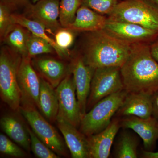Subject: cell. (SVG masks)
<instances>
[{"instance_id":"6da1fadb","label":"cell","mask_w":158,"mask_h":158,"mask_svg":"<svg viewBox=\"0 0 158 158\" xmlns=\"http://www.w3.org/2000/svg\"><path fill=\"white\" fill-rule=\"evenodd\" d=\"M121 74L128 93L152 95L158 91V63L152 56L149 44H132Z\"/></svg>"},{"instance_id":"7a4b0ae2","label":"cell","mask_w":158,"mask_h":158,"mask_svg":"<svg viewBox=\"0 0 158 158\" xmlns=\"http://www.w3.org/2000/svg\"><path fill=\"white\" fill-rule=\"evenodd\" d=\"M132 45L103 30L87 32L81 54L85 63L94 69L107 67L121 68L129 56Z\"/></svg>"},{"instance_id":"3957f363","label":"cell","mask_w":158,"mask_h":158,"mask_svg":"<svg viewBox=\"0 0 158 158\" xmlns=\"http://www.w3.org/2000/svg\"><path fill=\"white\" fill-rule=\"evenodd\" d=\"M22 56L9 47H3L0 54V95L11 110H18L21 104L18 71Z\"/></svg>"},{"instance_id":"277c9868","label":"cell","mask_w":158,"mask_h":158,"mask_svg":"<svg viewBox=\"0 0 158 158\" xmlns=\"http://www.w3.org/2000/svg\"><path fill=\"white\" fill-rule=\"evenodd\" d=\"M127 94L124 89L99 101L82 116L79 130L89 137L104 130L111 123Z\"/></svg>"},{"instance_id":"5b68a950","label":"cell","mask_w":158,"mask_h":158,"mask_svg":"<svg viewBox=\"0 0 158 158\" xmlns=\"http://www.w3.org/2000/svg\"><path fill=\"white\" fill-rule=\"evenodd\" d=\"M108 18L136 24L158 32V8L149 0L120 1Z\"/></svg>"},{"instance_id":"8992f818","label":"cell","mask_w":158,"mask_h":158,"mask_svg":"<svg viewBox=\"0 0 158 158\" xmlns=\"http://www.w3.org/2000/svg\"><path fill=\"white\" fill-rule=\"evenodd\" d=\"M124 89L121 68L107 67L96 69L91 81L86 113L101 100Z\"/></svg>"},{"instance_id":"52a82bcc","label":"cell","mask_w":158,"mask_h":158,"mask_svg":"<svg viewBox=\"0 0 158 158\" xmlns=\"http://www.w3.org/2000/svg\"><path fill=\"white\" fill-rule=\"evenodd\" d=\"M20 111L34 133L52 150L60 156L67 155L65 141L56 129L37 110L29 106H22Z\"/></svg>"},{"instance_id":"ba28073f","label":"cell","mask_w":158,"mask_h":158,"mask_svg":"<svg viewBox=\"0 0 158 158\" xmlns=\"http://www.w3.org/2000/svg\"><path fill=\"white\" fill-rule=\"evenodd\" d=\"M56 90L59 107L57 119L65 120L78 128L82 116L77 99L73 76L70 71Z\"/></svg>"},{"instance_id":"9c48e42d","label":"cell","mask_w":158,"mask_h":158,"mask_svg":"<svg viewBox=\"0 0 158 158\" xmlns=\"http://www.w3.org/2000/svg\"><path fill=\"white\" fill-rule=\"evenodd\" d=\"M104 31L130 44H150L158 37V31L133 23L107 19Z\"/></svg>"},{"instance_id":"30bf717a","label":"cell","mask_w":158,"mask_h":158,"mask_svg":"<svg viewBox=\"0 0 158 158\" xmlns=\"http://www.w3.org/2000/svg\"><path fill=\"white\" fill-rule=\"evenodd\" d=\"M17 76L22 106H32L39 110L40 79L28 56L22 57Z\"/></svg>"},{"instance_id":"8fae6325","label":"cell","mask_w":158,"mask_h":158,"mask_svg":"<svg viewBox=\"0 0 158 158\" xmlns=\"http://www.w3.org/2000/svg\"><path fill=\"white\" fill-rule=\"evenodd\" d=\"M69 66L73 76L77 99L83 116L86 113L87 102L95 69L85 63L81 53L74 56Z\"/></svg>"},{"instance_id":"7c38bea8","label":"cell","mask_w":158,"mask_h":158,"mask_svg":"<svg viewBox=\"0 0 158 158\" xmlns=\"http://www.w3.org/2000/svg\"><path fill=\"white\" fill-rule=\"evenodd\" d=\"M120 118L121 127L131 129L142 139L144 150L154 152L158 140V121L152 116L143 118L134 116Z\"/></svg>"},{"instance_id":"4fadbf2b","label":"cell","mask_w":158,"mask_h":158,"mask_svg":"<svg viewBox=\"0 0 158 158\" xmlns=\"http://www.w3.org/2000/svg\"><path fill=\"white\" fill-rule=\"evenodd\" d=\"M27 9L32 19L42 24L48 33L55 35L62 27L58 18L60 13L59 0H39Z\"/></svg>"},{"instance_id":"5bb4252c","label":"cell","mask_w":158,"mask_h":158,"mask_svg":"<svg viewBox=\"0 0 158 158\" xmlns=\"http://www.w3.org/2000/svg\"><path fill=\"white\" fill-rule=\"evenodd\" d=\"M120 118L114 117L107 127L97 134L88 137L89 158H107L118 131Z\"/></svg>"},{"instance_id":"9a60e30c","label":"cell","mask_w":158,"mask_h":158,"mask_svg":"<svg viewBox=\"0 0 158 158\" xmlns=\"http://www.w3.org/2000/svg\"><path fill=\"white\" fill-rule=\"evenodd\" d=\"M118 118L134 116L146 118L152 116V95L143 93H128L116 114Z\"/></svg>"},{"instance_id":"2e32d148","label":"cell","mask_w":158,"mask_h":158,"mask_svg":"<svg viewBox=\"0 0 158 158\" xmlns=\"http://www.w3.org/2000/svg\"><path fill=\"white\" fill-rule=\"evenodd\" d=\"M73 158H89L88 137L77 128L62 119L56 120Z\"/></svg>"},{"instance_id":"e0dca14e","label":"cell","mask_w":158,"mask_h":158,"mask_svg":"<svg viewBox=\"0 0 158 158\" xmlns=\"http://www.w3.org/2000/svg\"><path fill=\"white\" fill-rule=\"evenodd\" d=\"M32 65L41 77L54 88H56L70 72L69 66L52 58H40L34 59Z\"/></svg>"},{"instance_id":"ac0fdd59","label":"cell","mask_w":158,"mask_h":158,"mask_svg":"<svg viewBox=\"0 0 158 158\" xmlns=\"http://www.w3.org/2000/svg\"><path fill=\"white\" fill-rule=\"evenodd\" d=\"M108 17L81 6L78 9L75 19L68 28L75 32H90L103 30Z\"/></svg>"},{"instance_id":"d6986e66","label":"cell","mask_w":158,"mask_h":158,"mask_svg":"<svg viewBox=\"0 0 158 158\" xmlns=\"http://www.w3.org/2000/svg\"><path fill=\"white\" fill-rule=\"evenodd\" d=\"M40 79L39 110L51 122L56 121L59 112V101L56 90L42 77Z\"/></svg>"},{"instance_id":"ffe728a7","label":"cell","mask_w":158,"mask_h":158,"mask_svg":"<svg viewBox=\"0 0 158 158\" xmlns=\"http://www.w3.org/2000/svg\"><path fill=\"white\" fill-rule=\"evenodd\" d=\"M0 124L3 131L11 140L26 150L31 149V139L27 127L18 118L12 115H5L1 118Z\"/></svg>"},{"instance_id":"44dd1931","label":"cell","mask_w":158,"mask_h":158,"mask_svg":"<svg viewBox=\"0 0 158 158\" xmlns=\"http://www.w3.org/2000/svg\"><path fill=\"white\" fill-rule=\"evenodd\" d=\"M139 144L138 137L134 133L123 128L115 141L113 154L116 158H137Z\"/></svg>"},{"instance_id":"7402d4cb","label":"cell","mask_w":158,"mask_h":158,"mask_svg":"<svg viewBox=\"0 0 158 158\" xmlns=\"http://www.w3.org/2000/svg\"><path fill=\"white\" fill-rule=\"evenodd\" d=\"M12 17L15 23L22 26L28 30L31 34L45 40L49 43L60 58L63 59L69 58V56L57 46L55 40L49 37L47 34V31L42 24L34 20L29 19L21 15L12 14Z\"/></svg>"},{"instance_id":"603a6c76","label":"cell","mask_w":158,"mask_h":158,"mask_svg":"<svg viewBox=\"0 0 158 158\" xmlns=\"http://www.w3.org/2000/svg\"><path fill=\"white\" fill-rule=\"evenodd\" d=\"M30 32L25 28L16 24L3 41L12 50L22 57L28 55L27 42Z\"/></svg>"},{"instance_id":"cb8c5ba5","label":"cell","mask_w":158,"mask_h":158,"mask_svg":"<svg viewBox=\"0 0 158 158\" xmlns=\"http://www.w3.org/2000/svg\"><path fill=\"white\" fill-rule=\"evenodd\" d=\"M83 0H61L59 20L63 27H68L75 19Z\"/></svg>"},{"instance_id":"d4e9b609","label":"cell","mask_w":158,"mask_h":158,"mask_svg":"<svg viewBox=\"0 0 158 158\" xmlns=\"http://www.w3.org/2000/svg\"><path fill=\"white\" fill-rule=\"evenodd\" d=\"M27 48L28 55L31 58L41 54L51 53L55 51L49 43L31 32L27 39Z\"/></svg>"},{"instance_id":"484cf974","label":"cell","mask_w":158,"mask_h":158,"mask_svg":"<svg viewBox=\"0 0 158 158\" xmlns=\"http://www.w3.org/2000/svg\"><path fill=\"white\" fill-rule=\"evenodd\" d=\"M31 139V148L37 158H58L59 156L44 144L31 129L27 127Z\"/></svg>"},{"instance_id":"4316f807","label":"cell","mask_w":158,"mask_h":158,"mask_svg":"<svg viewBox=\"0 0 158 158\" xmlns=\"http://www.w3.org/2000/svg\"><path fill=\"white\" fill-rule=\"evenodd\" d=\"M119 2V0H83L81 6L108 16L113 12Z\"/></svg>"},{"instance_id":"83f0119b","label":"cell","mask_w":158,"mask_h":158,"mask_svg":"<svg viewBox=\"0 0 158 158\" xmlns=\"http://www.w3.org/2000/svg\"><path fill=\"white\" fill-rule=\"evenodd\" d=\"M12 12L8 6L0 3V36L2 41L16 25L12 19Z\"/></svg>"},{"instance_id":"f1b7e54d","label":"cell","mask_w":158,"mask_h":158,"mask_svg":"<svg viewBox=\"0 0 158 158\" xmlns=\"http://www.w3.org/2000/svg\"><path fill=\"white\" fill-rule=\"evenodd\" d=\"M75 32L68 28L63 27L58 30L55 34V41L57 46L70 57L68 48L73 43Z\"/></svg>"},{"instance_id":"f546056e","label":"cell","mask_w":158,"mask_h":158,"mask_svg":"<svg viewBox=\"0 0 158 158\" xmlns=\"http://www.w3.org/2000/svg\"><path fill=\"white\" fill-rule=\"evenodd\" d=\"M15 143L12 142L7 136L1 134L0 152L4 154L15 157L23 158L25 157V152Z\"/></svg>"},{"instance_id":"4dcf8cb0","label":"cell","mask_w":158,"mask_h":158,"mask_svg":"<svg viewBox=\"0 0 158 158\" xmlns=\"http://www.w3.org/2000/svg\"><path fill=\"white\" fill-rule=\"evenodd\" d=\"M1 3L8 6L12 11L23 7L27 8L31 4L29 0H1Z\"/></svg>"},{"instance_id":"1f68e13d","label":"cell","mask_w":158,"mask_h":158,"mask_svg":"<svg viewBox=\"0 0 158 158\" xmlns=\"http://www.w3.org/2000/svg\"><path fill=\"white\" fill-rule=\"evenodd\" d=\"M152 116L158 121V91L152 95Z\"/></svg>"},{"instance_id":"d6a6232c","label":"cell","mask_w":158,"mask_h":158,"mask_svg":"<svg viewBox=\"0 0 158 158\" xmlns=\"http://www.w3.org/2000/svg\"><path fill=\"white\" fill-rule=\"evenodd\" d=\"M152 56L158 63V37L149 44Z\"/></svg>"},{"instance_id":"836d02e7","label":"cell","mask_w":158,"mask_h":158,"mask_svg":"<svg viewBox=\"0 0 158 158\" xmlns=\"http://www.w3.org/2000/svg\"><path fill=\"white\" fill-rule=\"evenodd\" d=\"M141 157L144 158H158V152L147 151L144 150L141 153Z\"/></svg>"},{"instance_id":"e575fe53","label":"cell","mask_w":158,"mask_h":158,"mask_svg":"<svg viewBox=\"0 0 158 158\" xmlns=\"http://www.w3.org/2000/svg\"><path fill=\"white\" fill-rule=\"evenodd\" d=\"M158 8V0H149Z\"/></svg>"},{"instance_id":"d590c367","label":"cell","mask_w":158,"mask_h":158,"mask_svg":"<svg viewBox=\"0 0 158 158\" xmlns=\"http://www.w3.org/2000/svg\"><path fill=\"white\" fill-rule=\"evenodd\" d=\"M39 1V0H33V3H34H34H36L37 2Z\"/></svg>"}]
</instances>
